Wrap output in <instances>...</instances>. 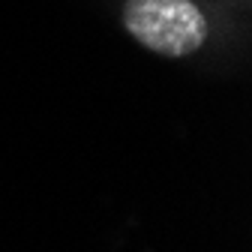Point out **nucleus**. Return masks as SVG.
I'll return each mask as SVG.
<instances>
[{
    "mask_svg": "<svg viewBox=\"0 0 252 252\" xmlns=\"http://www.w3.org/2000/svg\"><path fill=\"white\" fill-rule=\"evenodd\" d=\"M123 24L141 45L165 57L198 51L210 33V21L192 0H126Z\"/></svg>",
    "mask_w": 252,
    "mask_h": 252,
    "instance_id": "f257e3e1",
    "label": "nucleus"
}]
</instances>
